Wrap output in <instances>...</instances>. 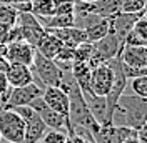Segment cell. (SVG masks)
<instances>
[{
	"label": "cell",
	"mask_w": 147,
	"mask_h": 143,
	"mask_svg": "<svg viewBox=\"0 0 147 143\" xmlns=\"http://www.w3.org/2000/svg\"><path fill=\"white\" fill-rule=\"evenodd\" d=\"M146 98H140L136 95H122L112 113V125L129 126V128L139 130L146 126Z\"/></svg>",
	"instance_id": "obj_1"
},
{
	"label": "cell",
	"mask_w": 147,
	"mask_h": 143,
	"mask_svg": "<svg viewBox=\"0 0 147 143\" xmlns=\"http://www.w3.org/2000/svg\"><path fill=\"white\" fill-rule=\"evenodd\" d=\"M30 68H32V73H34V82L42 90L45 87H59L60 85L64 70H60V67L52 58H47L44 55H40L37 50Z\"/></svg>",
	"instance_id": "obj_2"
},
{
	"label": "cell",
	"mask_w": 147,
	"mask_h": 143,
	"mask_svg": "<svg viewBox=\"0 0 147 143\" xmlns=\"http://www.w3.org/2000/svg\"><path fill=\"white\" fill-rule=\"evenodd\" d=\"M25 122L13 110L2 108L0 110V136L12 143H24Z\"/></svg>",
	"instance_id": "obj_3"
},
{
	"label": "cell",
	"mask_w": 147,
	"mask_h": 143,
	"mask_svg": "<svg viewBox=\"0 0 147 143\" xmlns=\"http://www.w3.org/2000/svg\"><path fill=\"white\" fill-rule=\"evenodd\" d=\"M30 107L38 113V116L42 118V122L47 125V128L62 132V133H65L67 136L72 135V125H70L69 118L64 116V115H60V113H57V112H54L52 108H49L45 105V102L42 100V97H38V98L34 100V102L30 103Z\"/></svg>",
	"instance_id": "obj_4"
},
{
	"label": "cell",
	"mask_w": 147,
	"mask_h": 143,
	"mask_svg": "<svg viewBox=\"0 0 147 143\" xmlns=\"http://www.w3.org/2000/svg\"><path fill=\"white\" fill-rule=\"evenodd\" d=\"M38 97H42V88L37 85L35 82L24 85V87H10L7 100L3 103V108H13V107H24L30 105L32 102Z\"/></svg>",
	"instance_id": "obj_5"
},
{
	"label": "cell",
	"mask_w": 147,
	"mask_h": 143,
	"mask_svg": "<svg viewBox=\"0 0 147 143\" xmlns=\"http://www.w3.org/2000/svg\"><path fill=\"white\" fill-rule=\"evenodd\" d=\"M114 83V70L109 65V62L100 63L99 67L92 68L90 73V92L94 95L105 97L112 88Z\"/></svg>",
	"instance_id": "obj_6"
},
{
	"label": "cell",
	"mask_w": 147,
	"mask_h": 143,
	"mask_svg": "<svg viewBox=\"0 0 147 143\" xmlns=\"http://www.w3.org/2000/svg\"><path fill=\"white\" fill-rule=\"evenodd\" d=\"M17 25L22 30L24 42H27L28 45H32L34 48L40 42V38L45 35V28L40 25L38 18L35 15H32V13H18Z\"/></svg>",
	"instance_id": "obj_7"
},
{
	"label": "cell",
	"mask_w": 147,
	"mask_h": 143,
	"mask_svg": "<svg viewBox=\"0 0 147 143\" xmlns=\"http://www.w3.org/2000/svg\"><path fill=\"white\" fill-rule=\"evenodd\" d=\"M34 55H35V48L27 42H10L7 43V50H5V58L9 63H20V65H27L30 67L34 62Z\"/></svg>",
	"instance_id": "obj_8"
},
{
	"label": "cell",
	"mask_w": 147,
	"mask_h": 143,
	"mask_svg": "<svg viewBox=\"0 0 147 143\" xmlns=\"http://www.w3.org/2000/svg\"><path fill=\"white\" fill-rule=\"evenodd\" d=\"M42 100L49 108L60 115H69V95L60 87H45L42 90Z\"/></svg>",
	"instance_id": "obj_9"
},
{
	"label": "cell",
	"mask_w": 147,
	"mask_h": 143,
	"mask_svg": "<svg viewBox=\"0 0 147 143\" xmlns=\"http://www.w3.org/2000/svg\"><path fill=\"white\" fill-rule=\"evenodd\" d=\"M120 60L127 67H137L147 68V47H132V45H122L120 50Z\"/></svg>",
	"instance_id": "obj_10"
},
{
	"label": "cell",
	"mask_w": 147,
	"mask_h": 143,
	"mask_svg": "<svg viewBox=\"0 0 147 143\" xmlns=\"http://www.w3.org/2000/svg\"><path fill=\"white\" fill-rule=\"evenodd\" d=\"M5 77H7V82L12 88L13 87H24V85H28L34 82L32 68L27 65H20V63H9Z\"/></svg>",
	"instance_id": "obj_11"
},
{
	"label": "cell",
	"mask_w": 147,
	"mask_h": 143,
	"mask_svg": "<svg viewBox=\"0 0 147 143\" xmlns=\"http://www.w3.org/2000/svg\"><path fill=\"white\" fill-rule=\"evenodd\" d=\"M45 30L49 33L55 35L64 45L72 47V48L75 45L82 43V42H87L84 28L77 27V25H74V27H65V28H45Z\"/></svg>",
	"instance_id": "obj_12"
},
{
	"label": "cell",
	"mask_w": 147,
	"mask_h": 143,
	"mask_svg": "<svg viewBox=\"0 0 147 143\" xmlns=\"http://www.w3.org/2000/svg\"><path fill=\"white\" fill-rule=\"evenodd\" d=\"M47 125L42 122V118L35 113L34 116H30L28 120H25V133H24V143H38L42 142L44 135L47 133Z\"/></svg>",
	"instance_id": "obj_13"
},
{
	"label": "cell",
	"mask_w": 147,
	"mask_h": 143,
	"mask_svg": "<svg viewBox=\"0 0 147 143\" xmlns=\"http://www.w3.org/2000/svg\"><path fill=\"white\" fill-rule=\"evenodd\" d=\"M84 32H85L87 42H90V43L104 38L107 33L112 32V15L110 17H99L95 22H92L90 25L84 28Z\"/></svg>",
	"instance_id": "obj_14"
},
{
	"label": "cell",
	"mask_w": 147,
	"mask_h": 143,
	"mask_svg": "<svg viewBox=\"0 0 147 143\" xmlns=\"http://www.w3.org/2000/svg\"><path fill=\"white\" fill-rule=\"evenodd\" d=\"M74 80L77 82L79 88L82 93H92L90 92V73L92 68L89 67L87 62H72V68H70Z\"/></svg>",
	"instance_id": "obj_15"
},
{
	"label": "cell",
	"mask_w": 147,
	"mask_h": 143,
	"mask_svg": "<svg viewBox=\"0 0 147 143\" xmlns=\"http://www.w3.org/2000/svg\"><path fill=\"white\" fill-rule=\"evenodd\" d=\"M62 45L64 43H62L57 37L52 35V33H49V32L45 30V35L40 38V42L37 43L35 50L40 55H44V57H47V58H52V60H54L57 52L62 48Z\"/></svg>",
	"instance_id": "obj_16"
},
{
	"label": "cell",
	"mask_w": 147,
	"mask_h": 143,
	"mask_svg": "<svg viewBox=\"0 0 147 143\" xmlns=\"http://www.w3.org/2000/svg\"><path fill=\"white\" fill-rule=\"evenodd\" d=\"M38 22L44 28H65L75 25V17L72 13H69V15H50V17H40Z\"/></svg>",
	"instance_id": "obj_17"
},
{
	"label": "cell",
	"mask_w": 147,
	"mask_h": 143,
	"mask_svg": "<svg viewBox=\"0 0 147 143\" xmlns=\"http://www.w3.org/2000/svg\"><path fill=\"white\" fill-rule=\"evenodd\" d=\"M54 0H32L30 2V13L40 17H50L54 15Z\"/></svg>",
	"instance_id": "obj_18"
},
{
	"label": "cell",
	"mask_w": 147,
	"mask_h": 143,
	"mask_svg": "<svg viewBox=\"0 0 147 143\" xmlns=\"http://www.w3.org/2000/svg\"><path fill=\"white\" fill-rule=\"evenodd\" d=\"M94 140L95 143H120L114 125H100L94 133Z\"/></svg>",
	"instance_id": "obj_19"
},
{
	"label": "cell",
	"mask_w": 147,
	"mask_h": 143,
	"mask_svg": "<svg viewBox=\"0 0 147 143\" xmlns=\"http://www.w3.org/2000/svg\"><path fill=\"white\" fill-rule=\"evenodd\" d=\"M129 87L132 90V93L140 98H147V75L146 77H136V78H129Z\"/></svg>",
	"instance_id": "obj_20"
},
{
	"label": "cell",
	"mask_w": 147,
	"mask_h": 143,
	"mask_svg": "<svg viewBox=\"0 0 147 143\" xmlns=\"http://www.w3.org/2000/svg\"><path fill=\"white\" fill-rule=\"evenodd\" d=\"M17 17L18 12L12 5H0V23L13 27L17 23Z\"/></svg>",
	"instance_id": "obj_21"
},
{
	"label": "cell",
	"mask_w": 147,
	"mask_h": 143,
	"mask_svg": "<svg viewBox=\"0 0 147 143\" xmlns=\"http://www.w3.org/2000/svg\"><path fill=\"white\" fill-rule=\"evenodd\" d=\"M92 43L90 42H82V43L74 47V62H89L92 55Z\"/></svg>",
	"instance_id": "obj_22"
},
{
	"label": "cell",
	"mask_w": 147,
	"mask_h": 143,
	"mask_svg": "<svg viewBox=\"0 0 147 143\" xmlns=\"http://www.w3.org/2000/svg\"><path fill=\"white\" fill-rule=\"evenodd\" d=\"M146 10V0H122L119 12L122 13H137Z\"/></svg>",
	"instance_id": "obj_23"
},
{
	"label": "cell",
	"mask_w": 147,
	"mask_h": 143,
	"mask_svg": "<svg viewBox=\"0 0 147 143\" xmlns=\"http://www.w3.org/2000/svg\"><path fill=\"white\" fill-rule=\"evenodd\" d=\"M122 45H132V47H147V38L142 37L139 32H136L134 28H130L124 40H122Z\"/></svg>",
	"instance_id": "obj_24"
},
{
	"label": "cell",
	"mask_w": 147,
	"mask_h": 143,
	"mask_svg": "<svg viewBox=\"0 0 147 143\" xmlns=\"http://www.w3.org/2000/svg\"><path fill=\"white\" fill-rule=\"evenodd\" d=\"M54 15H74V0H54Z\"/></svg>",
	"instance_id": "obj_25"
},
{
	"label": "cell",
	"mask_w": 147,
	"mask_h": 143,
	"mask_svg": "<svg viewBox=\"0 0 147 143\" xmlns=\"http://www.w3.org/2000/svg\"><path fill=\"white\" fill-rule=\"evenodd\" d=\"M67 142V135L57 130H47V133L42 138V143H65Z\"/></svg>",
	"instance_id": "obj_26"
},
{
	"label": "cell",
	"mask_w": 147,
	"mask_h": 143,
	"mask_svg": "<svg viewBox=\"0 0 147 143\" xmlns=\"http://www.w3.org/2000/svg\"><path fill=\"white\" fill-rule=\"evenodd\" d=\"M122 68H124V75L129 78H136V77H146L147 75V68H137V67H127L122 63Z\"/></svg>",
	"instance_id": "obj_27"
},
{
	"label": "cell",
	"mask_w": 147,
	"mask_h": 143,
	"mask_svg": "<svg viewBox=\"0 0 147 143\" xmlns=\"http://www.w3.org/2000/svg\"><path fill=\"white\" fill-rule=\"evenodd\" d=\"M9 90H10V85H9V82H7V77H5V73L0 72V100H2V107H3V103L7 100Z\"/></svg>",
	"instance_id": "obj_28"
},
{
	"label": "cell",
	"mask_w": 147,
	"mask_h": 143,
	"mask_svg": "<svg viewBox=\"0 0 147 143\" xmlns=\"http://www.w3.org/2000/svg\"><path fill=\"white\" fill-rule=\"evenodd\" d=\"M32 0H10V5H15V3H28Z\"/></svg>",
	"instance_id": "obj_29"
},
{
	"label": "cell",
	"mask_w": 147,
	"mask_h": 143,
	"mask_svg": "<svg viewBox=\"0 0 147 143\" xmlns=\"http://www.w3.org/2000/svg\"><path fill=\"white\" fill-rule=\"evenodd\" d=\"M122 143H140V142L137 140V136H132V138H127L125 142H122Z\"/></svg>",
	"instance_id": "obj_30"
},
{
	"label": "cell",
	"mask_w": 147,
	"mask_h": 143,
	"mask_svg": "<svg viewBox=\"0 0 147 143\" xmlns=\"http://www.w3.org/2000/svg\"><path fill=\"white\" fill-rule=\"evenodd\" d=\"M0 143H12V142H7V140H3V138H2V140H0Z\"/></svg>",
	"instance_id": "obj_31"
},
{
	"label": "cell",
	"mask_w": 147,
	"mask_h": 143,
	"mask_svg": "<svg viewBox=\"0 0 147 143\" xmlns=\"http://www.w3.org/2000/svg\"><path fill=\"white\" fill-rule=\"evenodd\" d=\"M82 2H92V3H94V2H97V0H82Z\"/></svg>",
	"instance_id": "obj_32"
},
{
	"label": "cell",
	"mask_w": 147,
	"mask_h": 143,
	"mask_svg": "<svg viewBox=\"0 0 147 143\" xmlns=\"http://www.w3.org/2000/svg\"><path fill=\"white\" fill-rule=\"evenodd\" d=\"M2 108H3V107H2V100H0V110H2Z\"/></svg>",
	"instance_id": "obj_33"
},
{
	"label": "cell",
	"mask_w": 147,
	"mask_h": 143,
	"mask_svg": "<svg viewBox=\"0 0 147 143\" xmlns=\"http://www.w3.org/2000/svg\"><path fill=\"white\" fill-rule=\"evenodd\" d=\"M0 140H2V136H0Z\"/></svg>",
	"instance_id": "obj_34"
},
{
	"label": "cell",
	"mask_w": 147,
	"mask_h": 143,
	"mask_svg": "<svg viewBox=\"0 0 147 143\" xmlns=\"http://www.w3.org/2000/svg\"><path fill=\"white\" fill-rule=\"evenodd\" d=\"M38 143H42V142H38Z\"/></svg>",
	"instance_id": "obj_35"
}]
</instances>
